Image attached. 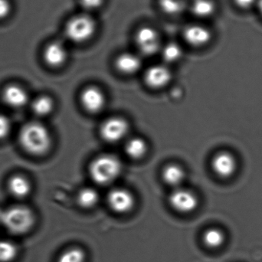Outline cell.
Returning <instances> with one entry per match:
<instances>
[{"label": "cell", "instance_id": "1", "mask_svg": "<svg viewBox=\"0 0 262 262\" xmlns=\"http://www.w3.org/2000/svg\"><path fill=\"white\" fill-rule=\"evenodd\" d=\"M18 143L29 155L41 157L50 150L52 137L48 127L39 121H30L20 128Z\"/></svg>", "mask_w": 262, "mask_h": 262}, {"label": "cell", "instance_id": "2", "mask_svg": "<svg viewBox=\"0 0 262 262\" xmlns=\"http://www.w3.org/2000/svg\"><path fill=\"white\" fill-rule=\"evenodd\" d=\"M0 221L9 233L23 235L33 229L36 219L30 208L24 205H15L2 212Z\"/></svg>", "mask_w": 262, "mask_h": 262}, {"label": "cell", "instance_id": "3", "mask_svg": "<svg viewBox=\"0 0 262 262\" xmlns=\"http://www.w3.org/2000/svg\"><path fill=\"white\" fill-rule=\"evenodd\" d=\"M122 162L114 154H101L95 157L89 166V175L94 182L101 186L114 183L122 172Z\"/></svg>", "mask_w": 262, "mask_h": 262}, {"label": "cell", "instance_id": "4", "mask_svg": "<svg viewBox=\"0 0 262 262\" xmlns=\"http://www.w3.org/2000/svg\"><path fill=\"white\" fill-rule=\"evenodd\" d=\"M98 29L96 20L90 14L75 15L69 20L66 26V34L72 42H87L95 36Z\"/></svg>", "mask_w": 262, "mask_h": 262}, {"label": "cell", "instance_id": "5", "mask_svg": "<svg viewBox=\"0 0 262 262\" xmlns=\"http://www.w3.org/2000/svg\"><path fill=\"white\" fill-rule=\"evenodd\" d=\"M135 42L139 52L145 56L159 53L163 47L160 34L150 26H143L137 31Z\"/></svg>", "mask_w": 262, "mask_h": 262}, {"label": "cell", "instance_id": "6", "mask_svg": "<svg viewBox=\"0 0 262 262\" xmlns=\"http://www.w3.org/2000/svg\"><path fill=\"white\" fill-rule=\"evenodd\" d=\"M130 130L128 121L121 117H112L106 119L100 127V135L104 141L118 143L127 138Z\"/></svg>", "mask_w": 262, "mask_h": 262}, {"label": "cell", "instance_id": "7", "mask_svg": "<svg viewBox=\"0 0 262 262\" xmlns=\"http://www.w3.org/2000/svg\"><path fill=\"white\" fill-rule=\"evenodd\" d=\"M169 203L176 212L189 214L194 212L198 207L199 199L192 191L179 187L174 189L169 195Z\"/></svg>", "mask_w": 262, "mask_h": 262}, {"label": "cell", "instance_id": "8", "mask_svg": "<svg viewBox=\"0 0 262 262\" xmlns=\"http://www.w3.org/2000/svg\"><path fill=\"white\" fill-rule=\"evenodd\" d=\"M80 103L83 108L90 114L99 113L106 104V96L103 91L96 86L84 88L80 94Z\"/></svg>", "mask_w": 262, "mask_h": 262}, {"label": "cell", "instance_id": "9", "mask_svg": "<svg viewBox=\"0 0 262 262\" xmlns=\"http://www.w3.org/2000/svg\"><path fill=\"white\" fill-rule=\"evenodd\" d=\"M107 200L111 209L118 214L128 213L135 206L134 195L124 188H116L111 190Z\"/></svg>", "mask_w": 262, "mask_h": 262}, {"label": "cell", "instance_id": "10", "mask_svg": "<svg viewBox=\"0 0 262 262\" xmlns=\"http://www.w3.org/2000/svg\"><path fill=\"white\" fill-rule=\"evenodd\" d=\"M212 171L223 179L232 177L238 169V162L233 154L228 151H220L212 157Z\"/></svg>", "mask_w": 262, "mask_h": 262}, {"label": "cell", "instance_id": "11", "mask_svg": "<svg viewBox=\"0 0 262 262\" xmlns=\"http://www.w3.org/2000/svg\"><path fill=\"white\" fill-rule=\"evenodd\" d=\"M172 80V73L167 66L156 64L151 66L145 72L144 81L148 87L152 89H163L169 84Z\"/></svg>", "mask_w": 262, "mask_h": 262}, {"label": "cell", "instance_id": "12", "mask_svg": "<svg viewBox=\"0 0 262 262\" xmlns=\"http://www.w3.org/2000/svg\"><path fill=\"white\" fill-rule=\"evenodd\" d=\"M183 38L192 47H203L212 39V32L203 25H189L183 31Z\"/></svg>", "mask_w": 262, "mask_h": 262}, {"label": "cell", "instance_id": "13", "mask_svg": "<svg viewBox=\"0 0 262 262\" xmlns=\"http://www.w3.org/2000/svg\"><path fill=\"white\" fill-rule=\"evenodd\" d=\"M3 101L11 108H21L29 102L27 92L18 84H9L3 89Z\"/></svg>", "mask_w": 262, "mask_h": 262}, {"label": "cell", "instance_id": "14", "mask_svg": "<svg viewBox=\"0 0 262 262\" xmlns=\"http://www.w3.org/2000/svg\"><path fill=\"white\" fill-rule=\"evenodd\" d=\"M43 59L49 67H61L68 59V51L66 46L59 41L51 42L43 52Z\"/></svg>", "mask_w": 262, "mask_h": 262}, {"label": "cell", "instance_id": "15", "mask_svg": "<svg viewBox=\"0 0 262 262\" xmlns=\"http://www.w3.org/2000/svg\"><path fill=\"white\" fill-rule=\"evenodd\" d=\"M7 189L14 198L23 200L30 195L32 186L27 177L21 174H15L8 180Z\"/></svg>", "mask_w": 262, "mask_h": 262}, {"label": "cell", "instance_id": "16", "mask_svg": "<svg viewBox=\"0 0 262 262\" xmlns=\"http://www.w3.org/2000/svg\"><path fill=\"white\" fill-rule=\"evenodd\" d=\"M142 64L141 58L131 52L121 54L115 60V67L118 72L127 75L137 73L141 69Z\"/></svg>", "mask_w": 262, "mask_h": 262}, {"label": "cell", "instance_id": "17", "mask_svg": "<svg viewBox=\"0 0 262 262\" xmlns=\"http://www.w3.org/2000/svg\"><path fill=\"white\" fill-rule=\"evenodd\" d=\"M185 177L186 172L184 169L177 163H169L166 165L162 171V178L163 181L175 189L180 187L184 181Z\"/></svg>", "mask_w": 262, "mask_h": 262}, {"label": "cell", "instance_id": "18", "mask_svg": "<svg viewBox=\"0 0 262 262\" xmlns=\"http://www.w3.org/2000/svg\"><path fill=\"white\" fill-rule=\"evenodd\" d=\"M55 102L51 97L41 95L31 102V110L38 118L49 116L53 112Z\"/></svg>", "mask_w": 262, "mask_h": 262}, {"label": "cell", "instance_id": "19", "mask_svg": "<svg viewBox=\"0 0 262 262\" xmlns=\"http://www.w3.org/2000/svg\"><path fill=\"white\" fill-rule=\"evenodd\" d=\"M148 150L146 140L141 137H134L128 139L125 144V152L133 160L143 158Z\"/></svg>", "mask_w": 262, "mask_h": 262}, {"label": "cell", "instance_id": "20", "mask_svg": "<svg viewBox=\"0 0 262 262\" xmlns=\"http://www.w3.org/2000/svg\"><path fill=\"white\" fill-rule=\"evenodd\" d=\"M189 9L195 16L208 18L213 15L216 6L212 0H192Z\"/></svg>", "mask_w": 262, "mask_h": 262}, {"label": "cell", "instance_id": "21", "mask_svg": "<svg viewBox=\"0 0 262 262\" xmlns=\"http://www.w3.org/2000/svg\"><path fill=\"white\" fill-rule=\"evenodd\" d=\"M99 200L98 191L92 187L83 188L79 191L77 196L78 205L85 209H92L96 206Z\"/></svg>", "mask_w": 262, "mask_h": 262}, {"label": "cell", "instance_id": "22", "mask_svg": "<svg viewBox=\"0 0 262 262\" xmlns=\"http://www.w3.org/2000/svg\"><path fill=\"white\" fill-rule=\"evenodd\" d=\"M192 0H160V6L165 13L177 15L184 12Z\"/></svg>", "mask_w": 262, "mask_h": 262}, {"label": "cell", "instance_id": "23", "mask_svg": "<svg viewBox=\"0 0 262 262\" xmlns=\"http://www.w3.org/2000/svg\"><path fill=\"white\" fill-rule=\"evenodd\" d=\"M162 58L167 64L177 62L183 57V51L177 42H169L164 45L160 51Z\"/></svg>", "mask_w": 262, "mask_h": 262}, {"label": "cell", "instance_id": "24", "mask_svg": "<svg viewBox=\"0 0 262 262\" xmlns=\"http://www.w3.org/2000/svg\"><path fill=\"white\" fill-rule=\"evenodd\" d=\"M225 239L226 237L223 232L215 228L207 229L203 234V243L209 249H215L221 247L224 243Z\"/></svg>", "mask_w": 262, "mask_h": 262}, {"label": "cell", "instance_id": "25", "mask_svg": "<svg viewBox=\"0 0 262 262\" xmlns=\"http://www.w3.org/2000/svg\"><path fill=\"white\" fill-rule=\"evenodd\" d=\"M18 249L9 240H0V262H12L16 258Z\"/></svg>", "mask_w": 262, "mask_h": 262}, {"label": "cell", "instance_id": "26", "mask_svg": "<svg viewBox=\"0 0 262 262\" xmlns=\"http://www.w3.org/2000/svg\"><path fill=\"white\" fill-rule=\"evenodd\" d=\"M85 252L81 248L72 247L64 251L57 262H85Z\"/></svg>", "mask_w": 262, "mask_h": 262}, {"label": "cell", "instance_id": "27", "mask_svg": "<svg viewBox=\"0 0 262 262\" xmlns=\"http://www.w3.org/2000/svg\"><path fill=\"white\" fill-rule=\"evenodd\" d=\"M12 124L7 117L0 115V140H4L9 135Z\"/></svg>", "mask_w": 262, "mask_h": 262}, {"label": "cell", "instance_id": "28", "mask_svg": "<svg viewBox=\"0 0 262 262\" xmlns=\"http://www.w3.org/2000/svg\"><path fill=\"white\" fill-rule=\"evenodd\" d=\"M104 0H80V4L86 11H94L100 9Z\"/></svg>", "mask_w": 262, "mask_h": 262}, {"label": "cell", "instance_id": "29", "mask_svg": "<svg viewBox=\"0 0 262 262\" xmlns=\"http://www.w3.org/2000/svg\"><path fill=\"white\" fill-rule=\"evenodd\" d=\"M11 10V5L8 0H0V19L6 18Z\"/></svg>", "mask_w": 262, "mask_h": 262}, {"label": "cell", "instance_id": "30", "mask_svg": "<svg viewBox=\"0 0 262 262\" xmlns=\"http://www.w3.org/2000/svg\"><path fill=\"white\" fill-rule=\"evenodd\" d=\"M235 5L243 9H249L256 6L258 0H234Z\"/></svg>", "mask_w": 262, "mask_h": 262}, {"label": "cell", "instance_id": "31", "mask_svg": "<svg viewBox=\"0 0 262 262\" xmlns=\"http://www.w3.org/2000/svg\"><path fill=\"white\" fill-rule=\"evenodd\" d=\"M257 7H258V11L262 15V0H258L256 4Z\"/></svg>", "mask_w": 262, "mask_h": 262}]
</instances>
